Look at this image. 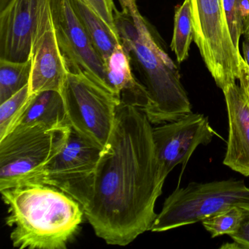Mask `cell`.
Here are the masks:
<instances>
[{
	"instance_id": "obj_1",
	"label": "cell",
	"mask_w": 249,
	"mask_h": 249,
	"mask_svg": "<svg viewBox=\"0 0 249 249\" xmlns=\"http://www.w3.org/2000/svg\"><path fill=\"white\" fill-rule=\"evenodd\" d=\"M165 180L152 124L142 109L121 103L110 143L81 205L96 235L107 244L126 246L150 231Z\"/></svg>"
},
{
	"instance_id": "obj_2",
	"label": "cell",
	"mask_w": 249,
	"mask_h": 249,
	"mask_svg": "<svg viewBox=\"0 0 249 249\" xmlns=\"http://www.w3.org/2000/svg\"><path fill=\"white\" fill-rule=\"evenodd\" d=\"M119 2L122 11L115 9L116 29L148 91L149 104L143 111L150 122L161 125L192 113L178 69L154 38L136 0Z\"/></svg>"
},
{
	"instance_id": "obj_3",
	"label": "cell",
	"mask_w": 249,
	"mask_h": 249,
	"mask_svg": "<svg viewBox=\"0 0 249 249\" xmlns=\"http://www.w3.org/2000/svg\"><path fill=\"white\" fill-rule=\"evenodd\" d=\"M8 206L10 239L19 249H66L84 216L79 202L62 191L34 184L0 191Z\"/></svg>"
},
{
	"instance_id": "obj_4",
	"label": "cell",
	"mask_w": 249,
	"mask_h": 249,
	"mask_svg": "<svg viewBox=\"0 0 249 249\" xmlns=\"http://www.w3.org/2000/svg\"><path fill=\"white\" fill-rule=\"evenodd\" d=\"M71 132L69 126L20 124L0 140V191L43 185L48 167Z\"/></svg>"
},
{
	"instance_id": "obj_5",
	"label": "cell",
	"mask_w": 249,
	"mask_h": 249,
	"mask_svg": "<svg viewBox=\"0 0 249 249\" xmlns=\"http://www.w3.org/2000/svg\"><path fill=\"white\" fill-rule=\"evenodd\" d=\"M234 206L249 207V187L243 180L192 182L183 188L178 185L164 201L150 231L162 232L202 222Z\"/></svg>"
},
{
	"instance_id": "obj_6",
	"label": "cell",
	"mask_w": 249,
	"mask_h": 249,
	"mask_svg": "<svg viewBox=\"0 0 249 249\" xmlns=\"http://www.w3.org/2000/svg\"><path fill=\"white\" fill-rule=\"evenodd\" d=\"M72 131L106 151L116 123L120 99L83 74L68 72L62 91Z\"/></svg>"
},
{
	"instance_id": "obj_7",
	"label": "cell",
	"mask_w": 249,
	"mask_h": 249,
	"mask_svg": "<svg viewBox=\"0 0 249 249\" xmlns=\"http://www.w3.org/2000/svg\"><path fill=\"white\" fill-rule=\"evenodd\" d=\"M194 41L215 84L221 90L240 77L241 53L236 51L223 0H189Z\"/></svg>"
},
{
	"instance_id": "obj_8",
	"label": "cell",
	"mask_w": 249,
	"mask_h": 249,
	"mask_svg": "<svg viewBox=\"0 0 249 249\" xmlns=\"http://www.w3.org/2000/svg\"><path fill=\"white\" fill-rule=\"evenodd\" d=\"M49 5L68 72L85 75L110 90L106 82L104 62L75 14L71 0H49Z\"/></svg>"
},
{
	"instance_id": "obj_9",
	"label": "cell",
	"mask_w": 249,
	"mask_h": 249,
	"mask_svg": "<svg viewBox=\"0 0 249 249\" xmlns=\"http://www.w3.org/2000/svg\"><path fill=\"white\" fill-rule=\"evenodd\" d=\"M103 154L71 129L65 146L48 167L43 185L62 191L82 205Z\"/></svg>"
},
{
	"instance_id": "obj_10",
	"label": "cell",
	"mask_w": 249,
	"mask_h": 249,
	"mask_svg": "<svg viewBox=\"0 0 249 249\" xmlns=\"http://www.w3.org/2000/svg\"><path fill=\"white\" fill-rule=\"evenodd\" d=\"M217 135L208 118L199 113H191L174 122L153 127V138L164 179L178 165L182 173L189 159L199 145H206Z\"/></svg>"
},
{
	"instance_id": "obj_11",
	"label": "cell",
	"mask_w": 249,
	"mask_h": 249,
	"mask_svg": "<svg viewBox=\"0 0 249 249\" xmlns=\"http://www.w3.org/2000/svg\"><path fill=\"white\" fill-rule=\"evenodd\" d=\"M31 58L33 67L29 85L32 94L46 91L62 93L68 72L58 44L49 0L43 7L37 24Z\"/></svg>"
},
{
	"instance_id": "obj_12",
	"label": "cell",
	"mask_w": 249,
	"mask_h": 249,
	"mask_svg": "<svg viewBox=\"0 0 249 249\" xmlns=\"http://www.w3.org/2000/svg\"><path fill=\"white\" fill-rule=\"evenodd\" d=\"M48 0H11L0 12V59H31L33 40Z\"/></svg>"
},
{
	"instance_id": "obj_13",
	"label": "cell",
	"mask_w": 249,
	"mask_h": 249,
	"mask_svg": "<svg viewBox=\"0 0 249 249\" xmlns=\"http://www.w3.org/2000/svg\"><path fill=\"white\" fill-rule=\"evenodd\" d=\"M228 116L229 135L223 164L249 176V99L240 85L229 84L224 89Z\"/></svg>"
},
{
	"instance_id": "obj_14",
	"label": "cell",
	"mask_w": 249,
	"mask_h": 249,
	"mask_svg": "<svg viewBox=\"0 0 249 249\" xmlns=\"http://www.w3.org/2000/svg\"><path fill=\"white\" fill-rule=\"evenodd\" d=\"M131 63L129 53L119 43L105 62L106 82L110 91L120 99L121 103L132 105L144 110L149 104L148 91L135 78Z\"/></svg>"
},
{
	"instance_id": "obj_15",
	"label": "cell",
	"mask_w": 249,
	"mask_h": 249,
	"mask_svg": "<svg viewBox=\"0 0 249 249\" xmlns=\"http://www.w3.org/2000/svg\"><path fill=\"white\" fill-rule=\"evenodd\" d=\"M20 124L69 126L62 93L46 91L35 94L18 125Z\"/></svg>"
},
{
	"instance_id": "obj_16",
	"label": "cell",
	"mask_w": 249,
	"mask_h": 249,
	"mask_svg": "<svg viewBox=\"0 0 249 249\" xmlns=\"http://www.w3.org/2000/svg\"><path fill=\"white\" fill-rule=\"evenodd\" d=\"M71 2L91 43L105 63L116 46L122 43L119 35L116 34L84 0H71Z\"/></svg>"
},
{
	"instance_id": "obj_17",
	"label": "cell",
	"mask_w": 249,
	"mask_h": 249,
	"mask_svg": "<svg viewBox=\"0 0 249 249\" xmlns=\"http://www.w3.org/2000/svg\"><path fill=\"white\" fill-rule=\"evenodd\" d=\"M33 59L12 62L0 59V103L30 84Z\"/></svg>"
},
{
	"instance_id": "obj_18",
	"label": "cell",
	"mask_w": 249,
	"mask_h": 249,
	"mask_svg": "<svg viewBox=\"0 0 249 249\" xmlns=\"http://www.w3.org/2000/svg\"><path fill=\"white\" fill-rule=\"evenodd\" d=\"M192 40H194V33L190 1L184 0L183 4L176 8L174 30L170 44L178 63H182L189 57Z\"/></svg>"
},
{
	"instance_id": "obj_19",
	"label": "cell",
	"mask_w": 249,
	"mask_h": 249,
	"mask_svg": "<svg viewBox=\"0 0 249 249\" xmlns=\"http://www.w3.org/2000/svg\"><path fill=\"white\" fill-rule=\"evenodd\" d=\"M34 95L30 91L28 84L12 97L0 103V140L18 126Z\"/></svg>"
},
{
	"instance_id": "obj_20",
	"label": "cell",
	"mask_w": 249,
	"mask_h": 249,
	"mask_svg": "<svg viewBox=\"0 0 249 249\" xmlns=\"http://www.w3.org/2000/svg\"><path fill=\"white\" fill-rule=\"evenodd\" d=\"M243 217L241 206H234L208 217L202 221V226L215 238L237 231Z\"/></svg>"
},
{
	"instance_id": "obj_21",
	"label": "cell",
	"mask_w": 249,
	"mask_h": 249,
	"mask_svg": "<svg viewBox=\"0 0 249 249\" xmlns=\"http://www.w3.org/2000/svg\"><path fill=\"white\" fill-rule=\"evenodd\" d=\"M245 1L246 0H223L230 36L233 45L239 53H240V39L244 31Z\"/></svg>"
},
{
	"instance_id": "obj_22",
	"label": "cell",
	"mask_w": 249,
	"mask_h": 249,
	"mask_svg": "<svg viewBox=\"0 0 249 249\" xmlns=\"http://www.w3.org/2000/svg\"><path fill=\"white\" fill-rule=\"evenodd\" d=\"M84 2L98 14L103 21L116 33L117 29L115 23L114 12L116 9L113 0H84Z\"/></svg>"
},
{
	"instance_id": "obj_23",
	"label": "cell",
	"mask_w": 249,
	"mask_h": 249,
	"mask_svg": "<svg viewBox=\"0 0 249 249\" xmlns=\"http://www.w3.org/2000/svg\"><path fill=\"white\" fill-rule=\"evenodd\" d=\"M243 217L235 232L230 234L233 243L229 249H249V207L241 206Z\"/></svg>"
},
{
	"instance_id": "obj_24",
	"label": "cell",
	"mask_w": 249,
	"mask_h": 249,
	"mask_svg": "<svg viewBox=\"0 0 249 249\" xmlns=\"http://www.w3.org/2000/svg\"><path fill=\"white\" fill-rule=\"evenodd\" d=\"M240 77L239 78V85L243 89L249 99V67L245 63L244 59L240 60Z\"/></svg>"
},
{
	"instance_id": "obj_25",
	"label": "cell",
	"mask_w": 249,
	"mask_h": 249,
	"mask_svg": "<svg viewBox=\"0 0 249 249\" xmlns=\"http://www.w3.org/2000/svg\"><path fill=\"white\" fill-rule=\"evenodd\" d=\"M243 55L245 63L249 67V38H246V40L243 42Z\"/></svg>"
},
{
	"instance_id": "obj_26",
	"label": "cell",
	"mask_w": 249,
	"mask_h": 249,
	"mask_svg": "<svg viewBox=\"0 0 249 249\" xmlns=\"http://www.w3.org/2000/svg\"><path fill=\"white\" fill-rule=\"evenodd\" d=\"M249 9L246 11V15L244 17V31L243 34L246 36V38H249V0L247 1Z\"/></svg>"
},
{
	"instance_id": "obj_27",
	"label": "cell",
	"mask_w": 249,
	"mask_h": 249,
	"mask_svg": "<svg viewBox=\"0 0 249 249\" xmlns=\"http://www.w3.org/2000/svg\"><path fill=\"white\" fill-rule=\"evenodd\" d=\"M11 0H0V12L5 9Z\"/></svg>"
},
{
	"instance_id": "obj_28",
	"label": "cell",
	"mask_w": 249,
	"mask_h": 249,
	"mask_svg": "<svg viewBox=\"0 0 249 249\" xmlns=\"http://www.w3.org/2000/svg\"><path fill=\"white\" fill-rule=\"evenodd\" d=\"M248 0H246V2H247Z\"/></svg>"
}]
</instances>
